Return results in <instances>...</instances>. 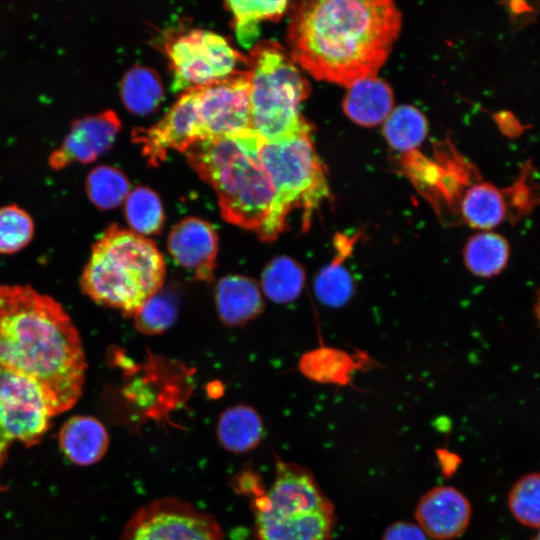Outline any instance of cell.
<instances>
[{"instance_id": "6da1fadb", "label": "cell", "mask_w": 540, "mask_h": 540, "mask_svg": "<svg viewBox=\"0 0 540 540\" xmlns=\"http://www.w3.org/2000/svg\"><path fill=\"white\" fill-rule=\"evenodd\" d=\"M401 25L389 0L305 1L291 16L289 53L315 79L349 87L377 75Z\"/></svg>"}, {"instance_id": "7a4b0ae2", "label": "cell", "mask_w": 540, "mask_h": 540, "mask_svg": "<svg viewBox=\"0 0 540 540\" xmlns=\"http://www.w3.org/2000/svg\"><path fill=\"white\" fill-rule=\"evenodd\" d=\"M0 366L34 380L56 416L80 399L87 363L59 302L27 285H0Z\"/></svg>"}, {"instance_id": "3957f363", "label": "cell", "mask_w": 540, "mask_h": 540, "mask_svg": "<svg viewBox=\"0 0 540 540\" xmlns=\"http://www.w3.org/2000/svg\"><path fill=\"white\" fill-rule=\"evenodd\" d=\"M260 145L259 134L248 129L199 141L185 153L192 168L214 188L223 219L254 232L262 242H273L288 220L278 206Z\"/></svg>"}, {"instance_id": "277c9868", "label": "cell", "mask_w": 540, "mask_h": 540, "mask_svg": "<svg viewBox=\"0 0 540 540\" xmlns=\"http://www.w3.org/2000/svg\"><path fill=\"white\" fill-rule=\"evenodd\" d=\"M165 275L155 242L114 223L93 244L80 287L95 303L134 317L163 289Z\"/></svg>"}, {"instance_id": "5b68a950", "label": "cell", "mask_w": 540, "mask_h": 540, "mask_svg": "<svg viewBox=\"0 0 540 540\" xmlns=\"http://www.w3.org/2000/svg\"><path fill=\"white\" fill-rule=\"evenodd\" d=\"M258 540H331L335 509L306 467L276 458L274 481L252 501Z\"/></svg>"}, {"instance_id": "8992f818", "label": "cell", "mask_w": 540, "mask_h": 540, "mask_svg": "<svg viewBox=\"0 0 540 540\" xmlns=\"http://www.w3.org/2000/svg\"><path fill=\"white\" fill-rule=\"evenodd\" d=\"M248 66L252 125L263 141L285 139L310 126L300 113L310 85L288 51L271 40L257 42Z\"/></svg>"}, {"instance_id": "52a82bcc", "label": "cell", "mask_w": 540, "mask_h": 540, "mask_svg": "<svg viewBox=\"0 0 540 540\" xmlns=\"http://www.w3.org/2000/svg\"><path fill=\"white\" fill-rule=\"evenodd\" d=\"M311 126L294 136L266 142L261 139L260 156L273 183L278 206L288 220L292 210L302 209V230L314 211L329 196L324 167L315 150Z\"/></svg>"}, {"instance_id": "ba28073f", "label": "cell", "mask_w": 540, "mask_h": 540, "mask_svg": "<svg viewBox=\"0 0 540 540\" xmlns=\"http://www.w3.org/2000/svg\"><path fill=\"white\" fill-rule=\"evenodd\" d=\"M52 417L46 395L34 380L0 366V467L14 442L39 444Z\"/></svg>"}, {"instance_id": "9c48e42d", "label": "cell", "mask_w": 540, "mask_h": 540, "mask_svg": "<svg viewBox=\"0 0 540 540\" xmlns=\"http://www.w3.org/2000/svg\"><path fill=\"white\" fill-rule=\"evenodd\" d=\"M165 50L172 71L174 92L208 84L235 73L248 62L228 41L211 31L192 29L168 40Z\"/></svg>"}, {"instance_id": "30bf717a", "label": "cell", "mask_w": 540, "mask_h": 540, "mask_svg": "<svg viewBox=\"0 0 540 540\" xmlns=\"http://www.w3.org/2000/svg\"><path fill=\"white\" fill-rule=\"evenodd\" d=\"M119 540H225V537L212 514L178 497H163L135 511Z\"/></svg>"}, {"instance_id": "8fae6325", "label": "cell", "mask_w": 540, "mask_h": 540, "mask_svg": "<svg viewBox=\"0 0 540 540\" xmlns=\"http://www.w3.org/2000/svg\"><path fill=\"white\" fill-rule=\"evenodd\" d=\"M194 89L197 113L207 139L254 129L248 70L236 71Z\"/></svg>"}, {"instance_id": "7c38bea8", "label": "cell", "mask_w": 540, "mask_h": 540, "mask_svg": "<svg viewBox=\"0 0 540 540\" xmlns=\"http://www.w3.org/2000/svg\"><path fill=\"white\" fill-rule=\"evenodd\" d=\"M206 139L196 109L194 87L185 90L157 123L132 132V140L141 146L152 166L164 161L169 150L186 152L193 144Z\"/></svg>"}, {"instance_id": "4fadbf2b", "label": "cell", "mask_w": 540, "mask_h": 540, "mask_svg": "<svg viewBox=\"0 0 540 540\" xmlns=\"http://www.w3.org/2000/svg\"><path fill=\"white\" fill-rule=\"evenodd\" d=\"M120 128L121 121L113 110L74 120L60 147L49 155V166L61 170L74 162L96 160L113 145Z\"/></svg>"}, {"instance_id": "5bb4252c", "label": "cell", "mask_w": 540, "mask_h": 540, "mask_svg": "<svg viewBox=\"0 0 540 540\" xmlns=\"http://www.w3.org/2000/svg\"><path fill=\"white\" fill-rule=\"evenodd\" d=\"M170 255L196 279L210 283L217 267L218 235L214 227L198 217L176 223L168 235Z\"/></svg>"}, {"instance_id": "9a60e30c", "label": "cell", "mask_w": 540, "mask_h": 540, "mask_svg": "<svg viewBox=\"0 0 540 540\" xmlns=\"http://www.w3.org/2000/svg\"><path fill=\"white\" fill-rule=\"evenodd\" d=\"M472 515L467 497L452 486H436L418 501L415 518L428 537L451 540L468 528Z\"/></svg>"}, {"instance_id": "2e32d148", "label": "cell", "mask_w": 540, "mask_h": 540, "mask_svg": "<svg viewBox=\"0 0 540 540\" xmlns=\"http://www.w3.org/2000/svg\"><path fill=\"white\" fill-rule=\"evenodd\" d=\"M58 443L71 463L89 466L105 456L109 447V435L104 424L97 418L76 415L62 424Z\"/></svg>"}, {"instance_id": "e0dca14e", "label": "cell", "mask_w": 540, "mask_h": 540, "mask_svg": "<svg viewBox=\"0 0 540 540\" xmlns=\"http://www.w3.org/2000/svg\"><path fill=\"white\" fill-rule=\"evenodd\" d=\"M215 301L220 319L228 326L244 325L264 309L258 285L243 275L222 277L216 285Z\"/></svg>"}, {"instance_id": "ac0fdd59", "label": "cell", "mask_w": 540, "mask_h": 540, "mask_svg": "<svg viewBox=\"0 0 540 540\" xmlns=\"http://www.w3.org/2000/svg\"><path fill=\"white\" fill-rule=\"evenodd\" d=\"M347 88L343 109L355 123L372 127L386 120L392 112V90L376 76L359 80Z\"/></svg>"}, {"instance_id": "d6986e66", "label": "cell", "mask_w": 540, "mask_h": 540, "mask_svg": "<svg viewBox=\"0 0 540 540\" xmlns=\"http://www.w3.org/2000/svg\"><path fill=\"white\" fill-rule=\"evenodd\" d=\"M263 422L258 412L246 405L224 410L217 422L216 434L221 446L232 453H245L262 440Z\"/></svg>"}, {"instance_id": "ffe728a7", "label": "cell", "mask_w": 540, "mask_h": 540, "mask_svg": "<svg viewBox=\"0 0 540 540\" xmlns=\"http://www.w3.org/2000/svg\"><path fill=\"white\" fill-rule=\"evenodd\" d=\"M354 242L353 238L337 235L335 257L319 272L315 279V294L319 301L327 306H342L352 296L353 279L343 263L350 255Z\"/></svg>"}, {"instance_id": "44dd1931", "label": "cell", "mask_w": 540, "mask_h": 540, "mask_svg": "<svg viewBox=\"0 0 540 540\" xmlns=\"http://www.w3.org/2000/svg\"><path fill=\"white\" fill-rule=\"evenodd\" d=\"M460 210L466 224L481 231H491L508 215L502 191L486 182L473 184L467 189Z\"/></svg>"}, {"instance_id": "7402d4cb", "label": "cell", "mask_w": 540, "mask_h": 540, "mask_svg": "<svg viewBox=\"0 0 540 540\" xmlns=\"http://www.w3.org/2000/svg\"><path fill=\"white\" fill-rule=\"evenodd\" d=\"M508 241L493 231H481L468 239L463 250L464 264L474 275L490 278L501 273L508 264Z\"/></svg>"}, {"instance_id": "603a6c76", "label": "cell", "mask_w": 540, "mask_h": 540, "mask_svg": "<svg viewBox=\"0 0 540 540\" xmlns=\"http://www.w3.org/2000/svg\"><path fill=\"white\" fill-rule=\"evenodd\" d=\"M346 351L330 347H319L305 353L299 361V369L307 378L328 384L345 385L359 365Z\"/></svg>"}, {"instance_id": "cb8c5ba5", "label": "cell", "mask_w": 540, "mask_h": 540, "mask_svg": "<svg viewBox=\"0 0 540 540\" xmlns=\"http://www.w3.org/2000/svg\"><path fill=\"white\" fill-rule=\"evenodd\" d=\"M121 99L132 113L146 115L160 105L164 92L157 73L144 66L135 65L122 78Z\"/></svg>"}, {"instance_id": "d4e9b609", "label": "cell", "mask_w": 540, "mask_h": 540, "mask_svg": "<svg viewBox=\"0 0 540 540\" xmlns=\"http://www.w3.org/2000/svg\"><path fill=\"white\" fill-rule=\"evenodd\" d=\"M304 284V268L289 256L273 258L261 274L264 294L278 304H287L298 298Z\"/></svg>"}, {"instance_id": "484cf974", "label": "cell", "mask_w": 540, "mask_h": 540, "mask_svg": "<svg viewBox=\"0 0 540 540\" xmlns=\"http://www.w3.org/2000/svg\"><path fill=\"white\" fill-rule=\"evenodd\" d=\"M234 16V27L240 44L252 48L259 35V23L280 18L286 10L287 1H236L225 3Z\"/></svg>"}, {"instance_id": "4316f807", "label": "cell", "mask_w": 540, "mask_h": 540, "mask_svg": "<svg viewBox=\"0 0 540 540\" xmlns=\"http://www.w3.org/2000/svg\"><path fill=\"white\" fill-rule=\"evenodd\" d=\"M427 131L424 115L411 105H401L392 110L383 129L390 146L399 151H409L419 146Z\"/></svg>"}, {"instance_id": "83f0119b", "label": "cell", "mask_w": 540, "mask_h": 540, "mask_svg": "<svg viewBox=\"0 0 540 540\" xmlns=\"http://www.w3.org/2000/svg\"><path fill=\"white\" fill-rule=\"evenodd\" d=\"M125 216L132 231L143 235L158 234L164 224V212L158 195L139 186L125 200Z\"/></svg>"}, {"instance_id": "f1b7e54d", "label": "cell", "mask_w": 540, "mask_h": 540, "mask_svg": "<svg viewBox=\"0 0 540 540\" xmlns=\"http://www.w3.org/2000/svg\"><path fill=\"white\" fill-rule=\"evenodd\" d=\"M86 193L89 200L99 209L118 207L129 194V181L115 167L101 165L92 169L86 178Z\"/></svg>"}, {"instance_id": "f546056e", "label": "cell", "mask_w": 540, "mask_h": 540, "mask_svg": "<svg viewBox=\"0 0 540 540\" xmlns=\"http://www.w3.org/2000/svg\"><path fill=\"white\" fill-rule=\"evenodd\" d=\"M508 507L520 524L540 529V472L525 474L513 484Z\"/></svg>"}, {"instance_id": "4dcf8cb0", "label": "cell", "mask_w": 540, "mask_h": 540, "mask_svg": "<svg viewBox=\"0 0 540 540\" xmlns=\"http://www.w3.org/2000/svg\"><path fill=\"white\" fill-rule=\"evenodd\" d=\"M35 226L31 215L17 204L0 207V253L14 254L32 241Z\"/></svg>"}, {"instance_id": "1f68e13d", "label": "cell", "mask_w": 540, "mask_h": 540, "mask_svg": "<svg viewBox=\"0 0 540 540\" xmlns=\"http://www.w3.org/2000/svg\"><path fill=\"white\" fill-rule=\"evenodd\" d=\"M177 314L176 297L163 289L151 297L133 317L137 331L145 335L163 333L174 323Z\"/></svg>"}, {"instance_id": "d6a6232c", "label": "cell", "mask_w": 540, "mask_h": 540, "mask_svg": "<svg viewBox=\"0 0 540 540\" xmlns=\"http://www.w3.org/2000/svg\"><path fill=\"white\" fill-rule=\"evenodd\" d=\"M382 540H428V536L415 523L397 521L386 528Z\"/></svg>"}, {"instance_id": "836d02e7", "label": "cell", "mask_w": 540, "mask_h": 540, "mask_svg": "<svg viewBox=\"0 0 540 540\" xmlns=\"http://www.w3.org/2000/svg\"><path fill=\"white\" fill-rule=\"evenodd\" d=\"M535 315L540 327V289L537 292L536 301H535Z\"/></svg>"}, {"instance_id": "e575fe53", "label": "cell", "mask_w": 540, "mask_h": 540, "mask_svg": "<svg viewBox=\"0 0 540 540\" xmlns=\"http://www.w3.org/2000/svg\"><path fill=\"white\" fill-rule=\"evenodd\" d=\"M533 540H540V531L538 532V534L535 536Z\"/></svg>"}]
</instances>
